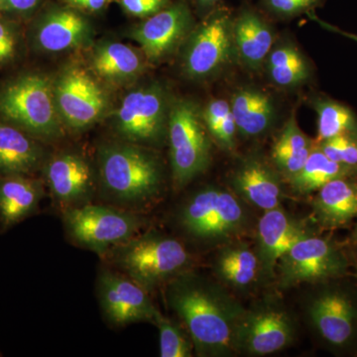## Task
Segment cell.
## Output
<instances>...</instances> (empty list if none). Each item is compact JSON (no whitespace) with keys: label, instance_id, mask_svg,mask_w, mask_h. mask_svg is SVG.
I'll use <instances>...</instances> for the list:
<instances>
[{"label":"cell","instance_id":"cell-1","mask_svg":"<svg viewBox=\"0 0 357 357\" xmlns=\"http://www.w3.org/2000/svg\"><path fill=\"white\" fill-rule=\"evenodd\" d=\"M169 302L199 356L238 352L237 337L246 311L222 289L198 279L178 278L169 291Z\"/></svg>","mask_w":357,"mask_h":357},{"label":"cell","instance_id":"cell-2","mask_svg":"<svg viewBox=\"0 0 357 357\" xmlns=\"http://www.w3.org/2000/svg\"><path fill=\"white\" fill-rule=\"evenodd\" d=\"M98 167L103 187L122 203H149L163 187L161 161L142 145L128 141L103 145L98 152Z\"/></svg>","mask_w":357,"mask_h":357},{"label":"cell","instance_id":"cell-3","mask_svg":"<svg viewBox=\"0 0 357 357\" xmlns=\"http://www.w3.org/2000/svg\"><path fill=\"white\" fill-rule=\"evenodd\" d=\"M105 255L115 267L147 291L175 278L191 262L184 244L156 231L137 234Z\"/></svg>","mask_w":357,"mask_h":357},{"label":"cell","instance_id":"cell-4","mask_svg":"<svg viewBox=\"0 0 357 357\" xmlns=\"http://www.w3.org/2000/svg\"><path fill=\"white\" fill-rule=\"evenodd\" d=\"M0 117L35 138L55 139L62 134L53 81L39 73L22 75L0 89Z\"/></svg>","mask_w":357,"mask_h":357},{"label":"cell","instance_id":"cell-5","mask_svg":"<svg viewBox=\"0 0 357 357\" xmlns=\"http://www.w3.org/2000/svg\"><path fill=\"white\" fill-rule=\"evenodd\" d=\"M167 136L174 185L183 189L208 170L211 160V137L196 103L187 98L171 102Z\"/></svg>","mask_w":357,"mask_h":357},{"label":"cell","instance_id":"cell-6","mask_svg":"<svg viewBox=\"0 0 357 357\" xmlns=\"http://www.w3.org/2000/svg\"><path fill=\"white\" fill-rule=\"evenodd\" d=\"M178 222L192 238L225 241L245 231L249 213L234 191L211 185L195 192L185 202L178 213Z\"/></svg>","mask_w":357,"mask_h":357},{"label":"cell","instance_id":"cell-7","mask_svg":"<svg viewBox=\"0 0 357 357\" xmlns=\"http://www.w3.org/2000/svg\"><path fill=\"white\" fill-rule=\"evenodd\" d=\"M232 20L234 11L223 4L197 23L181 47L185 77L194 81L215 79L234 61Z\"/></svg>","mask_w":357,"mask_h":357},{"label":"cell","instance_id":"cell-8","mask_svg":"<svg viewBox=\"0 0 357 357\" xmlns=\"http://www.w3.org/2000/svg\"><path fill=\"white\" fill-rule=\"evenodd\" d=\"M63 220L73 241L102 256L139 234L144 225L136 213L88 204L67 208Z\"/></svg>","mask_w":357,"mask_h":357},{"label":"cell","instance_id":"cell-9","mask_svg":"<svg viewBox=\"0 0 357 357\" xmlns=\"http://www.w3.org/2000/svg\"><path fill=\"white\" fill-rule=\"evenodd\" d=\"M171 102L160 84H146L134 89L123 96L115 110V130L128 142L160 144L168 132Z\"/></svg>","mask_w":357,"mask_h":357},{"label":"cell","instance_id":"cell-10","mask_svg":"<svg viewBox=\"0 0 357 357\" xmlns=\"http://www.w3.org/2000/svg\"><path fill=\"white\" fill-rule=\"evenodd\" d=\"M347 270L349 260L337 244L307 234L281 256L276 274L281 287L290 288L340 278Z\"/></svg>","mask_w":357,"mask_h":357},{"label":"cell","instance_id":"cell-11","mask_svg":"<svg viewBox=\"0 0 357 357\" xmlns=\"http://www.w3.org/2000/svg\"><path fill=\"white\" fill-rule=\"evenodd\" d=\"M54 96L63 124L83 130L100 121L109 105L95 77L81 66L65 68L53 81Z\"/></svg>","mask_w":357,"mask_h":357},{"label":"cell","instance_id":"cell-12","mask_svg":"<svg viewBox=\"0 0 357 357\" xmlns=\"http://www.w3.org/2000/svg\"><path fill=\"white\" fill-rule=\"evenodd\" d=\"M196 24L190 0H173L131 28L128 36L139 44L148 62L158 64L180 50Z\"/></svg>","mask_w":357,"mask_h":357},{"label":"cell","instance_id":"cell-13","mask_svg":"<svg viewBox=\"0 0 357 357\" xmlns=\"http://www.w3.org/2000/svg\"><path fill=\"white\" fill-rule=\"evenodd\" d=\"M98 298L105 317L114 326L154 324L160 314L146 289L128 276L109 270H103L100 275Z\"/></svg>","mask_w":357,"mask_h":357},{"label":"cell","instance_id":"cell-14","mask_svg":"<svg viewBox=\"0 0 357 357\" xmlns=\"http://www.w3.org/2000/svg\"><path fill=\"white\" fill-rule=\"evenodd\" d=\"M95 28L86 14L59 2L45 6L39 14L33 41L46 53H61L89 46Z\"/></svg>","mask_w":357,"mask_h":357},{"label":"cell","instance_id":"cell-15","mask_svg":"<svg viewBox=\"0 0 357 357\" xmlns=\"http://www.w3.org/2000/svg\"><path fill=\"white\" fill-rule=\"evenodd\" d=\"M292 319L277 307L245 312L237 337V349L251 356H268L285 349L294 338Z\"/></svg>","mask_w":357,"mask_h":357},{"label":"cell","instance_id":"cell-16","mask_svg":"<svg viewBox=\"0 0 357 357\" xmlns=\"http://www.w3.org/2000/svg\"><path fill=\"white\" fill-rule=\"evenodd\" d=\"M276 30L260 9L243 4L232 20L234 61L244 69L257 72L276 42Z\"/></svg>","mask_w":357,"mask_h":357},{"label":"cell","instance_id":"cell-17","mask_svg":"<svg viewBox=\"0 0 357 357\" xmlns=\"http://www.w3.org/2000/svg\"><path fill=\"white\" fill-rule=\"evenodd\" d=\"M282 176L260 157L241 160L230 177L232 191L244 203L263 211L280 208L284 199Z\"/></svg>","mask_w":357,"mask_h":357},{"label":"cell","instance_id":"cell-18","mask_svg":"<svg viewBox=\"0 0 357 357\" xmlns=\"http://www.w3.org/2000/svg\"><path fill=\"white\" fill-rule=\"evenodd\" d=\"M45 177L52 196L65 210L83 206L93 195V170L81 155L69 152L53 157L45 168Z\"/></svg>","mask_w":357,"mask_h":357},{"label":"cell","instance_id":"cell-19","mask_svg":"<svg viewBox=\"0 0 357 357\" xmlns=\"http://www.w3.org/2000/svg\"><path fill=\"white\" fill-rule=\"evenodd\" d=\"M309 316L321 337L333 347H347L356 335V306L342 291H325L317 296L310 305Z\"/></svg>","mask_w":357,"mask_h":357},{"label":"cell","instance_id":"cell-20","mask_svg":"<svg viewBox=\"0 0 357 357\" xmlns=\"http://www.w3.org/2000/svg\"><path fill=\"white\" fill-rule=\"evenodd\" d=\"M307 234L310 232L306 227L291 217L281 206L264 211L257 225L255 250L262 273L270 278L276 276L281 256Z\"/></svg>","mask_w":357,"mask_h":357},{"label":"cell","instance_id":"cell-21","mask_svg":"<svg viewBox=\"0 0 357 357\" xmlns=\"http://www.w3.org/2000/svg\"><path fill=\"white\" fill-rule=\"evenodd\" d=\"M229 105L237 133L243 138L255 139L266 135L278 119V109L274 98L267 91L256 86L236 89Z\"/></svg>","mask_w":357,"mask_h":357},{"label":"cell","instance_id":"cell-22","mask_svg":"<svg viewBox=\"0 0 357 357\" xmlns=\"http://www.w3.org/2000/svg\"><path fill=\"white\" fill-rule=\"evenodd\" d=\"M312 215L319 227L337 229L357 218V175L335 178L314 194Z\"/></svg>","mask_w":357,"mask_h":357},{"label":"cell","instance_id":"cell-23","mask_svg":"<svg viewBox=\"0 0 357 357\" xmlns=\"http://www.w3.org/2000/svg\"><path fill=\"white\" fill-rule=\"evenodd\" d=\"M262 69L269 83L284 91L302 88L314 76L312 61L293 40L288 38L276 40Z\"/></svg>","mask_w":357,"mask_h":357},{"label":"cell","instance_id":"cell-24","mask_svg":"<svg viewBox=\"0 0 357 357\" xmlns=\"http://www.w3.org/2000/svg\"><path fill=\"white\" fill-rule=\"evenodd\" d=\"M144 54L121 42L96 45L89 59L91 72L109 84H124L137 79L146 68Z\"/></svg>","mask_w":357,"mask_h":357},{"label":"cell","instance_id":"cell-25","mask_svg":"<svg viewBox=\"0 0 357 357\" xmlns=\"http://www.w3.org/2000/svg\"><path fill=\"white\" fill-rule=\"evenodd\" d=\"M44 151L34 136L0 122V177L28 176L39 168Z\"/></svg>","mask_w":357,"mask_h":357},{"label":"cell","instance_id":"cell-26","mask_svg":"<svg viewBox=\"0 0 357 357\" xmlns=\"http://www.w3.org/2000/svg\"><path fill=\"white\" fill-rule=\"evenodd\" d=\"M43 185L27 176L0 177V222L10 227L36 210L42 197Z\"/></svg>","mask_w":357,"mask_h":357},{"label":"cell","instance_id":"cell-27","mask_svg":"<svg viewBox=\"0 0 357 357\" xmlns=\"http://www.w3.org/2000/svg\"><path fill=\"white\" fill-rule=\"evenodd\" d=\"M314 146L316 140L310 138L300 128L293 112L272 145V165L287 180L303 168Z\"/></svg>","mask_w":357,"mask_h":357},{"label":"cell","instance_id":"cell-28","mask_svg":"<svg viewBox=\"0 0 357 357\" xmlns=\"http://www.w3.org/2000/svg\"><path fill=\"white\" fill-rule=\"evenodd\" d=\"M357 166L333 161L318 147H314L299 172L287 178L294 194L306 197L314 194L323 185L335 178L356 176Z\"/></svg>","mask_w":357,"mask_h":357},{"label":"cell","instance_id":"cell-29","mask_svg":"<svg viewBox=\"0 0 357 357\" xmlns=\"http://www.w3.org/2000/svg\"><path fill=\"white\" fill-rule=\"evenodd\" d=\"M215 269L220 280L236 289L249 287L261 272L257 253L244 243L223 246L215 259Z\"/></svg>","mask_w":357,"mask_h":357},{"label":"cell","instance_id":"cell-30","mask_svg":"<svg viewBox=\"0 0 357 357\" xmlns=\"http://www.w3.org/2000/svg\"><path fill=\"white\" fill-rule=\"evenodd\" d=\"M309 105L318 116L317 142L340 136L357 139V114L349 105L324 93L311 96Z\"/></svg>","mask_w":357,"mask_h":357},{"label":"cell","instance_id":"cell-31","mask_svg":"<svg viewBox=\"0 0 357 357\" xmlns=\"http://www.w3.org/2000/svg\"><path fill=\"white\" fill-rule=\"evenodd\" d=\"M160 333V356L162 357H190L195 349L192 338L184 331L160 312L155 321Z\"/></svg>","mask_w":357,"mask_h":357},{"label":"cell","instance_id":"cell-32","mask_svg":"<svg viewBox=\"0 0 357 357\" xmlns=\"http://www.w3.org/2000/svg\"><path fill=\"white\" fill-rule=\"evenodd\" d=\"M326 2V0H259V6L268 18L285 21L314 13Z\"/></svg>","mask_w":357,"mask_h":357},{"label":"cell","instance_id":"cell-33","mask_svg":"<svg viewBox=\"0 0 357 357\" xmlns=\"http://www.w3.org/2000/svg\"><path fill=\"white\" fill-rule=\"evenodd\" d=\"M321 151L333 161L347 165L357 166V139L349 137H335L317 142Z\"/></svg>","mask_w":357,"mask_h":357},{"label":"cell","instance_id":"cell-34","mask_svg":"<svg viewBox=\"0 0 357 357\" xmlns=\"http://www.w3.org/2000/svg\"><path fill=\"white\" fill-rule=\"evenodd\" d=\"M172 1L173 0H117L124 13L140 20L154 15Z\"/></svg>","mask_w":357,"mask_h":357},{"label":"cell","instance_id":"cell-35","mask_svg":"<svg viewBox=\"0 0 357 357\" xmlns=\"http://www.w3.org/2000/svg\"><path fill=\"white\" fill-rule=\"evenodd\" d=\"M17 41V33L13 23L0 18V65L13 57Z\"/></svg>","mask_w":357,"mask_h":357},{"label":"cell","instance_id":"cell-36","mask_svg":"<svg viewBox=\"0 0 357 357\" xmlns=\"http://www.w3.org/2000/svg\"><path fill=\"white\" fill-rule=\"evenodd\" d=\"M45 0H0V11L20 16L29 17L44 6Z\"/></svg>","mask_w":357,"mask_h":357},{"label":"cell","instance_id":"cell-37","mask_svg":"<svg viewBox=\"0 0 357 357\" xmlns=\"http://www.w3.org/2000/svg\"><path fill=\"white\" fill-rule=\"evenodd\" d=\"M58 1L89 15V14L103 13L112 0H58Z\"/></svg>","mask_w":357,"mask_h":357},{"label":"cell","instance_id":"cell-38","mask_svg":"<svg viewBox=\"0 0 357 357\" xmlns=\"http://www.w3.org/2000/svg\"><path fill=\"white\" fill-rule=\"evenodd\" d=\"M307 17H309L310 20L314 21V22L318 23V24H319L321 27H323L324 29L328 30V31L335 33V34L340 35V36H344L345 37V38L351 39L352 40V41L356 42L357 43L356 33L344 31V30L338 28L337 26L330 24V23L328 22H325V21L319 20L318 16H317L316 13L307 14Z\"/></svg>","mask_w":357,"mask_h":357},{"label":"cell","instance_id":"cell-39","mask_svg":"<svg viewBox=\"0 0 357 357\" xmlns=\"http://www.w3.org/2000/svg\"><path fill=\"white\" fill-rule=\"evenodd\" d=\"M190 2H191V6L196 9L197 13L201 14L204 17L213 9L223 6L225 0H190Z\"/></svg>","mask_w":357,"mask_h":357},{"label":"cell","instance_id":"cell-40","mask_svg":"<svg viewBox=\"0 0 357 357\" xmlns=\"http://www.w3.org/2000/svg\"><path fill=\"white\" fill-rule=\"evenodd\" d=\"M354 238H356V241H357V223H356V229H354Z\"/></svg>","mask_w":357,"mask_h":357},{"label":"cell","instance_id":"cell-41","mask_svg":"<svg viewBox=\"0 0 357 357\" xmlns=\"http://www.w3.org/2000/svg\"><path fill=\"white\" fill-rule=\"evenodd\" d=\"M356 278H357V270H356Z\"/></svg>","mask_w":357,"mask_h":357}]
</instances>
